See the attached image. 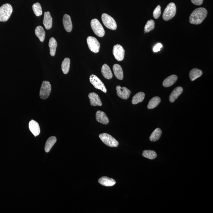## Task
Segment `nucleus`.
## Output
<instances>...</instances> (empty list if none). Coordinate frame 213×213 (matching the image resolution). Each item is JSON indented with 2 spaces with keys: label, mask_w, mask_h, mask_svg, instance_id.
<instances>
[{
  "label": "nucleus",
  "mask_w": 213,
  "mask_h": 213,
  "mask_svg": "<svg viewBox=\"0 0 213 213\" xmlns=\"http://www.w3.org/2000/svg\"><path fill=\"white\" fill-rule=\"evenodd\" d=\"M208 14L207 10L202 7L197 8L192 12L190 16V23L193 25H199L203 22Z\"/></svg>",
  "instance_id": "nucleus-1"
},
{
  "label": "nucleus",
  "mask_w": 213,
  "mask_h": 213,
  "mask_svg": "<svg viewBox=\"0 0 213 213\" xmlns=\"http://www.w3.org/2000/svg\"><path fill=\"white\" fill-rule=\"evenodd\" d=\"M12 12V7L9 4H4L0 7V21H7L11 16Z\"/></svg>",
  "instance_id": "nucleus-2"
},
{
  "label": "nucleus",
  "mask_w": 213,
  "mask_h": 213,
  "mask_svg": "<svg viewBox=\"0 0 213 213\" xmlns=\"http://www.w3.org/2000/svg\"><path fill=\"white\" fill-rule=\"evenodd\" d=\"M177 8L173 2L170 3L165 8L163 14V18L165 21H168L175 17L176 14Z\"/></svg>",
  "instance_id": "nucleus-3"
},
{
  "label": "nucleus",
  "mask_w": 213,
  "mask_h": 213,
  "mask_svg": "<svg viewBox=\"0 0 213 213\" xmlns=\"http://www.w3.org/2000/svg\"><path fill=\"white\" fill-rule=\"evenodd\" d=\"M99 138L106 145L111 147H117L119 143L114 137L107 133L100 134Z\"/></svg>",
  "instance_id": "nucleus-4"
},
{
  "label": "nucleus",
  "mask_w": 213,
  "mask_h": 213,
  "mask_svg": "<svg viewBox=\"0 0 213 213\" xmlns=\"http://www.w3.org/2000/svg\"><path fill=\"white\" fill-rule=\"evenodd\" d=\"M90 25L94 32L98 37H102L105 35V31L102 25L96 19L91 21Z\"/></svg>",
  "instance_id": "nucleus-5"
},
{
  "label": "nucleus",
  "mask_w": 213,
  "mask_h": 213,
  "mask_svg": "<svg viewBox=\"0 0 213 213\" xmlns=\"http://www.w3.org/2000/svg\"><path fill=\"white\" fill-rule=\"evenodd\" d=\"M102 19L103 23L107 28L112 30H115L117 29V24L115 20L108 14H102Z\"/></svg>",
  "instance_id": "nucleus-6"
},
{
  "label": "nucleus",
  "mask_w": 213,
  "mask_h": 213,
  "mask_svg": "<svg viewBox=\"0 0 213 213\" xmlns=\"http://www.w3.org/2000/svg\"><path fill=\"white\" fill-rule=\"evenodd\" d=\"M51 91V86L48 81L43 82L40 90V97L41 99H46L50 96Z\"/></svg>",
  "instance_id": "nucleus-7"
},
{
  "label": "nucleus",
  "mask_w": 213,
  "mask_h": 213,
  "mask_svg": "<svg viewBox=\"0 0 213 213\" xmlns=\"http://www.w3.org/2000/svg\"><path fill=\"white\" fill-rule=\"evenodd\" d=\"M89 80L90 83L93 85L95 88L102 90L104 93H106L107 89L105 85L96 75L93 74L91 75Z\"/></svg>",
  "instance_id": "nucleus-8"
},
{
  "label": "nucleus",
  "mask_w": 213,
  "mask_h": 213,
  "mask_svg": "<svg viewBox=\"0 0 213 213\" xmlns=\"http://www.w3.org/2000/svg\"><path fill=\"white\" fill-rule=\"evenodd\" d=\"M86 41L89 48L91 51L94 53H98L99 52L100 44L96 38L90 36L88 37Z\"/></svg>",
  "instance_id": "nucleus-9"
},
{
  "label": "nucleus",
  "mask_w": 213,
  "mask_h": 213,
  "mask_svg": "<svg viewBox=\"0 0 213 213\" xmlns=\"http://www.w3.org/2000/svg\"><path fill=\"white\" fill-rule=\"evenodd\" d=\"M113 53L116 59L119 61H121L124 59L125 50L120 44H117L114 46Z\"/></svg>",
  "instance_id": "nucleus-10"
},
{
  "label": "nucleus",
  "mask_w": 213,
  "mask_h": 213,
  "mask_svg": "<svg viewBox=\"0 0 213 213\" xmlns=\"http://www.w3.org/2000/svg\"><path fill=\"white\" fill-rule=\"evenodd\" d=\"M117 94L119 97L123 99H127L129 98L131 93L130 90L125 87H121L118 85L116 87Z\"/></svg>",
  "instance_id": "nucleus-11"
},
{
  "label": "nucleus",
  "mask_w": 213,
  "mask_h": 213,
  "mask_svg": "<svg viewBox=\"0 0 213 213\" xmlns=\"http://www.w3.org/2000/svg\"><path fill=\"white\" fill-rule=\"evenodd\" d=\"M89 98L90 99V105L92 106H101L102 105V104L101 102L100 98L98 95L95 92H91V93H89Z\"/></svg>",
  "instance_id": "nucleus-12"
},
{
  "label": "nucleus",
  "mask_w": 213,
  "mask_h": 213,
  "mask_svg": "<svg viewBox=\"0 0 213 213\" xmlns=\"http://www.w3.org/2000/svg\"><path fill=\"white\" fill-rule=\"evenodd\" d=\"M29 128L31 132L35 137L38 136L41 133V129L39 125L37 122L33 120L30 121L29 123Z\"/></svg>",
  "instance_id": "nucleus-13"
},
{
  "label": "nucleus",
  "mask_w": 213,
  "mask_h": 213,
  "mask_svg": "<svg viewBox=\"0 0 213 213\" xmlns=\"http://www.w3.org/2000/svg\"><path fill=\"white\" fill-rule=\"evenodd\" d=\"M43 23L46 29L49 30L51 29L53 25V19L50 12H46L44 13Z\"/></svg>",
  "instance_id": "nucleus-14"
},
{
  "label": "nucleus",
  "mask_w": 213,
  "mask_h": 213,
  "mask_svg": "<svg viewBox=\"0 0 213 213\" xmlns=\"http://www.w3.org/2000/svg\"><path fill=\"white\" fill-rule=\"evenodd\" d=\"M96 117L97 121L102 124L106 125L109 123L108 118L103 111H97Z\"/></svg>",
  "instance_id": "nucleus-15"
},
{
  "label": "nucleus",
  "mask_w": 213,
  "mask_h": 213,
  "mask_svg": "<svg viewBox=\"0 0 213 213\" xmlns=\"http://www.w3.org/2000/svg\"><path fill=\"white\" fill-rule=\"evenodd\" d=\"M63 24L65 30L68 32L72 31L73 25L70 16L68 14H65L63 16Z\"/></svg>",
  "instance_id": "nucleus-16"
},
{
  "label": "nucleus",
  "mask_w": 213,
  "mask_h": 213,
  "mask_svg": "<svg viewBox=\"0 0 213 213\" xmlns=\"http://www.w3.org/2000/svg\"><path fill=\"white\" fill-rule=\"evenodd\" d=\"M98 182L102 185L107 187L114 186L116 183L115 180L107 177H101L98 180Z\"/></svg>",
  "instance_id": "nucleus-17"
},
{
  "label": "nucleus",
  "mask_w": 213,
  "mask_h": 213,
  "mask_svg": "<svg viewBox=\"0 0 213 213\" xmlns=\"http://www.w3.org/2000/svg\"><path fill=\"white\" fill-rule=\"evenodd\" d=\"M183 91V89L181 86H178L174 89L169 96V101L171 103L175 102Z\"/></svg>",
  "instance_id": "nucleus-18"
},
{
  "label": "nucleus",
  "mask_w": 213,
  "mask_h": 213,
  "mask_svg": "<svg viewBox=\"0 0 213 213\" xmlns=\"http://www.w3.org/2000/svg\"><path fill=\"white\" fill-rule=\"evenodd\" d=\"M101 72H102L103 76L105 79L110 80L112 78L113 76L112 72L109 66L107 64H104L102 65Z\"/></svg>",
  "instance_id": "nucleus-19"
},
{
  "label": "nucleus",
  "mask_w": 213,
  "mask_h": 213,
  "mask_svg": "<svg viewBox=\"0 0 213 213\" xmlns=\"http://www.w3.org/2000/svg\"><path fill=\"white\" fill-rule=\"evenodd\" d=\"M114 75L119 80H123V70L121 66L118 64H115L113 66Z\"/></svg>",
  "instance_id": "nucleus-20"
},
{
  "label": "nucleus",
  "mask_w": 213,
  "mask_h": 213,
  "mask_svg": "<svg viewBox=\"0 0 213 213\" xmlns=\"http://www.w3.org/2000/svg\"><path fill=\"white\" fill-rule=\"evenodd\" d=\"M178 80L176 75H172L165 79L163 81V85L165 87H169L175 84Z\"/></svg>",
  "instance_id": "nucleus-21"
},
{
  "label": "nucleus",
  "mask_w": 213,
  "mask_h": 213,
  "mask_svg": "<svg viewBox=\"0 0 213 213\" xmlns=\"http://www.w3.org/2000/svg\"><path fill=\"white\" fill-rule=\"evenodd\" d=\"M49 46L50 48L51 56H54L56 55V47L57 46V43L56 39L53 37H52L50 39L49 42Z\"/></svg>",
  "instance_id": "nucleus-22"
},
{
  "label": "nucleus",
  "mask_w": 213,
  "mask_h": 213,
  "mask_svg": "<svg viewBox=\"0 0 213 213\" xmlns=\"http://www.w3.org/2000/svg\"><path fill=\"white\" fill-rule=\"evenodd\" d=\"M35 33L41 42H43L44 41L46 36V32L42 27L41 26L37 27L35 29Z\"/></svg>",
  "instance_id": "nucleus-23"
},
{
  "label": "nucleus",
  "mask_w": 213,
  "mask_h": 213,
  "mask_svg": "<svg viewBox=\"0 0 213 213\" xmlns=\"http://www.w3.org/2000/svg\"><path fill=\"white\" fill-rule=\"evenodd\" d=\"M56 138L55 136L51 137L47 140L45 147V150L46 152H49L50 151L53 145L56 143Z\"/></svg>",
  "instance_id": "nucleus-24"
},
{
  "label": "nucleus",
  "mask_w": 213,
  "mask_h": 213,
  "mask_svg": "<svg viewBox=\"0 0 213 213\" xmlns=\"http://www.w3.org/2000/svg\"><path fill=\"white\" fill-rule=\"evenodd\" d=\"M203 74L202 71L200 70L197 68H193L190 71L189 76L191 80V81H194L196 79L199 78Z\"/></svg>",
  "instance_id": "nucleus-25"
},
{
  "label": "nucleus",
  "mask_w": 213,
  "mask_h": 213,
  "mask_svg": "<svg viewBox=\"0 0 213 213\" xmlns=\"http://www.w3.org/2000/svg\"><path fill=\"white\" fill-rule=\"evenodd\" d=\"M162 134V131L159 128L155 129L154 132L152 133L150 137V140L152 142H155L158 140Z\"/></svg>",
  "instance_id": "nucleus-26"
},
{
  "label": "nucleus",
  "mask_w": 213,
  "mask_h": 213,
  "mask_svg": "<svg viewBox=\"0 0 213 213\" xmlns=\"http://www.w3.org/2000/svg\"><path fill=\"white\" fill-rule=\"evenodd\" d=\"M145 94L143 92H139L137 93L133 97L132 103L134 105L137 104L139 103L142 102L145 97Z\"/></svg>",
  "instance_id": "nucleus-27"
},
{
  "label": "nucleus",
  "mask_w": 213,
  "mask_h": 213,
  "mask_svg": "<svg viewBox=\"0 0 213 213\" xmlns=\"http://www.w3.org/2000/svg\"><path fill=\"white\" fill-rule=\"evenodd\" d=\"M161 102L160 98L158 96L154 97L149 102L147 108L148 109H153L159 105Z\"/></svg>",
  "instance_id": "nucleus-28"
},
{
  "label": "nucleus",
  "mask_w": 213,
  "mask_h": 213,
  "mask_svg": "<svg viewBox=\"0 0 213 213\" xmlns=\"http://www.w3.org/2000/svg\"><path fill=\"white\" fill-rule=\"evenodd\" d=\"M70 65V60L68 58H66L62 62L61 67L62 70L64 74H67L69 72Z\"/></svg>",
  "instance_id": "nucleus-29"
},
{
  "label": "nucleus",
  "mask_w": 213,
  "mask_h": 213,
  "mask_svg": "<svg viewBox=\"0 0 213 213\" xmlns=\"http://www.w3.org/2000/svg\"><path fill=\"white\" fill-rule=\"evenodd\" d=\"M142 155L143 157L150 159H154L157 156V153L151 150H145L143 152Z\"/></svg>",
  "instance_id": "nucleus-30"
},
{
  "label": "nucleus",
  "mask_w": 213,
  "mask_h": 213,
  "mask_svg": "<svg viewBox=\"0 0 213 213\" xmlns=\"http://www.w3.org/2000/svg\"><path fill=\"white\" fill-rule=\"evenodd\" d=\"M32 10L35 15L36 16H40L42 14V8L39 3L37 2L33 4L32 7Z\"/></svg>",
  "instance_id": "nucleus-31"
},
{
  "label": "nucleus",
  "mask_w": 213,
  "mask_h": 213,
  "mask_svg": "<svg viewBox=\"0 0 213 213\" xmlns=\"http://www.w3.org/2000/svg\"><path fill=\"white\" fill-rule=\"evenodd\" d=\"M155 22L154 20H150L147 22L144 27V31L145 32L148 33L153 30L155 28Z\"/></svg>",
  "instance_id": "nucleus-32"
},
{
  "label": "nucleus",
  "mask_w": 213,
  "mask_h": 213,
  "mask_svg": "<svg viewBox=\"0 0 213 213\" xmlns=\"http://www.w3.org/2000/svg\"><path fill=\"white\" fill-rule=\"evenodd\" d=\"M161 8L160 5H158L153 12V16L155 19H158L161 14Z\"/></svg>",
  "instance_id": "nucleus-33"
},
{
  "label": "nucleus",
  "mask_w": 213,
  "mask_h": 213,
  "mask_svg": "<svg viewBox=\"0 0 213 213\" xmlns=\"http://www.w3.org/2000/svg\"><path fill=\"white\" fill-rule=\"evenodd\" d=\"M162 47V44H160V43H159V44H157L154 46V48H153V51H154L155 52H157L160 51Z\"/></svg>",
  "instance_id": "nucleus-34"
},
{
  "label": "nucleus",
  "mask_w": 213,
  "mask_h": 213,
  "mask_svg": "<svg viewBox=\"0 0 213 213\" xmlns=\"http://www.w3.org/2000/svg\"><path fill=\"white\" fill-rule=\"evenodd\" d=\"M191 1L195 5L200 6L203 3V0H191Z\"/></svg>",
  "instance_id": "nucleus-35"
}]
</instances>
